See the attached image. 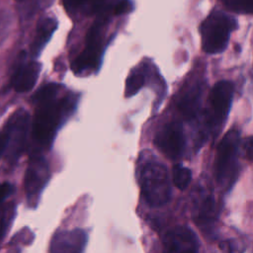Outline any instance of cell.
Masks as SVG:
<instances>
[{
    "instance_id": "6da1fadb",
    "label": "cell",
    "mask_w": 253,
    "mask_h": 253,
    "mask_svg": "<svg viewBox=\"0 0 253 253\" xmlns=\"http://www.w3.org/2000/svg\"><path fill=\"white\" fill-rule=\"evenodd\" d=\"M58 90L57 84L50 83L41 88L34 97L37 110L32 126L33 138L42 147L51 142L59 124L72 106L68 98L57 99Z\"/></svg>"
},
{
    "instance_id": "7a4b0ae2",
    "label": "cell",
    "mask_w": 253,
    "mask_h": 253,
    "mask_svg": "<svg viewBox=\"0 0 253 253\" xmlns=\"http://www.w3.org/2000/svg\"><path fill=\"white\" fill-rule=\"evenodd\" d=\"M141 194L151 206L166 204L171 195V186L166 167L149 155L140 158L137 168Z\"/></svg>"
},
{
    "instance_id": "3957f363",
    "label": "cell",
    "mask_w": 253,
    "mask_h": 253,
    "mask_svg": "<svg viewBox=\"0 0 253 253\" xmlns=\"http://www.w3.org/2000/svg\"><path fill=\"white\" fill-rule=\"evenodd\" d=\"M236 27V22L228 15L214 11L201 24L200 34L203 49L208 53L222 51L229 40V35Z\"/></svg>"
},
{
    "instance_id": "277c9868",
    "label": "cell",
    "mask_w": 253,
    "mask_h": 253,
    "mask_svg": "<svg viewBox=\"0 0 253 253\" xmlns=\"http://www.w3.org/2000/svg\"><path fill=\"white\" fill-rule=\"evenodd\" d=\"M30 128V115L24 109L17 110L8 120L4 133L6 136L7 158L16 161L23 153Z\"/></svg>"
},
{
    "instance_id": "5b68a950",
    "label": "cell",
    "mask_w": 253,
    "mask_h": 253,
    "mask_svg": "<svg viewBox=\"0 0 253 253\" xmlns=\"http://www.w3.org/2000/svg\"><path fill=\"white\" fill-rule=\"evenodd\" d=\"M238 142L239 132L231 129L223 136L217 147L214 172L219 183L228 184L235 176Z\"/></svg>"
},
{
    "instance_id": "8992f818",
    "label": "cell",
    "mask_w": 253,
    "mask_h": 253,
    "mask_svg": "<svg viewBox=\"0 0 253 253\" xmlns=\"http://www.w3.org/2000/svg\"><path fill=\"white\" fill-rule=\"evenodd\" d=\"M49 175V168L45 159L41 154H33L26 170L24 183L27 200L31 207L38 205Z\"/></svg>"
},
{
    "instance_id": "52a82bcc",
    "label": "cell",
    "mask_w": 253,
    "mask_h": 253,
    "mask_svg": "<svg viewBox=\"0 0 253 253\" xmlns=\"http://www.w3.org/2000/svg\"><path fill=\"white\" fill-rule=\"evenodd\" d=\"M103 19L97 21L89 30L86 37L84 50L74 60L72 69L75 73H82L86 70L95 68L99 63L101 52V27Z\"/></svg>"
},
{
    "instance_id": "ba28073f",
    "label": "cell",
    "mask_w": 253,
    "mask_h": 253,
    "mask_svg": "<svg viewBox=\"0 0 253 253\" xmlns=\"http://www.w3.org/2000/svg\"><path fill=\"white\" fill-rule=\"evenodd\" d=\"M155 145L170 159H177L184 150L185 138L183 128L177 122L164 126L155 135Z\"/></svg>"
},
{
    "instance_id": "9c48e42d",
    "label": "cell",
    "mask_w": 253,
    "mask_h": 253,
    "mask_svg": "<svg viewBox=\"0 0 253 253\" xmlns=\"http://www.w3.org/2000/svg\"><path fill=\"white\" fill-rule=\"evenodd\" d=\"M233 91V84L229 81H219L213 86L210 94L211 122L218 124L226 118L230 109Z\"/></svg>"
},
{
    "instance_id": "30bf717a",
    "label": "cell",
    "mask_w": 253,
    "mask_h": 253,
    "mask_svg": "<svg viewBox=\"0 0 253 253\" xmlns=\"http://www.w3.org/2000/svg\"><path fill=\"white\" fill-rule=\"evenodd\" d=\"M87 242L84 230L76 228L57 231L50 241V253H82Z\"/></svg>"
},
{
    "instance_id": "8fae6325",
    "label": "cell",
    "mask_w": 253,
    "mask_h": 253,
    "mask_svg": "<svg viewBox=\"0 0 253 253\" xmlns=\"http://www.w3.org/2000/svg\"><path fill=\"white\" fill-rule=\"evenodd\" d=\"M164 253H198L195 233L185 226L170 230L164 238Z\"/></svg>"
},
{
    "instance_id": "7c38bea8",
    "label": "cell",
    "mask_w": 253,
    "mask_h": 253,
    "mask_svg": "<svg viewBox=\"0 0 253 253\" xmlns=\"http://www.w3.org/2000/svg\"><path fill=\"white\" fill-rule=\"evenodd\" d=\"M41 72V64L29 61L20 65L12 78V85L18 92H27L33 89Z\"/></svg>"
},
{
    "instance_id": "4fadbf2b",
    "label": "cell",
    "mask_w": 253,
    "mask_h": 253,
    "mask_svg": "<svg viewBox=\"0 0 253 253\" xmlns=\"http://www.w3.org/2000/svg\"><path fill=\"white\" fill-rule=\"evenodd\" d=\"M57 27V22L53 18H44L42 19L36 30V35L32 42V52L37 55L44 46V44L49 41L51 35L54 33Z\"/></svg>"
},
{
    "instance_id": "5bb4252c",
    "label": "cell",
    "mask_w": 253,
    "mask_h": 253,
    "mask_svg": "<svg viewBox=\"0 0 253 253\" xmlns=\"http://www.w3.org/2000/svg\"><path fill=\"white\" fill-rule=\"evenodd\" d=\"M202 87L197 84L188 89L181 97L178 103V108L186 119H192L196 116L201 102Z\"/></svg>"
},
{
    "instance_id": "9a60e30c",
    "label": "cell",
    "mask_w": 253,
    "mask_h": 253,
    "mask_svg": "<svg viewBox=\"0 0 253 253\" xmlns=\"http://www.w3.org/2000/svg\"><path fill=\"white\" fill-rule=\"evenodd\" d=\"M198 197L200 199H197V205L195 207L197 220L202 223L210 222L213 219L215 214L214 200L208 194H200Z\"/></svg>"
},
{
    "instance_id": "2e32d148",
    "label": "cell",
    "mask_w": 253,
    "mask_h": 253,
    "mask_svg": "<svg viewBox=\"0 0 253 253\" xmlns=\"http://www.w3.org/2000/svg\"><path fill=\"white\" fill-rule=\"evenodd\" d=\"M145 78L140 71H132L126 82V96L130 97L136 94L144 85Z\"/></svg>"
},
{
    "instance_id": "e0dca14e",
    "label": "cell",
    "mask_w": 253,
    "mask_h": 253,
    "mask_svg": "<svg viewBox=\"0 0 253 253\" xmlns=\"http://www.w3.org/2000/svg\"><path fill=\"white\" fill-rule=\"evenodd\" d=\"M192 179V173L191 170L183 167L182 165H175L173 168V182L174 185L180 189L185 190Z\"/></svg>"
},
{
    "instance_id": "ac0fdd59",
    "label": "cell",
    "mask_w": 253,
    "mask_h": 253,
    "mask_svg": "<svg viewBox=\"0 0 253 253\" xmlns=\"http://www.w3.org/2000/svg\"><path fill=\"white\" fill-rule=\"evenodd\" d=\"M229 9L240 13H253V0H220Z\"/></svg>"
},
{
    "instance_id": "d6986e66",
    "label": "cell",
    "mask_w": 253,
    "mask_h": 253,
    "mask_svg": "<svg viewBox=\"0 0 253 253\" xmlns=\"http://www.w3.org/2000/svg\"><path fill=\"white\" fill-rule=\"evenodd\" d=\"M14 212L15 210L13 204H9L4 209L0 210V238L6 233L8 226L13 218Z\"/></svg>"
},
{
    "instance_id": "ffe728a7",
    "label": "cell",
    "mask_w": 253,
    "mask_h": 253,
    "mask_svg": "<svg viewBox=\"0 0 253 253\" xmlns=\"http://www.w3.org/2000/svg\"><path fill=\"white\" fill-rule=\"evenodd\" d=\"M131 9H132V4L129 0H121L115 5L113 12L115 15H123L130 12Z\"/></svg>"
},
{
    "instance_id": "44dd1931",
    "label": "cell",
    "mask_w": 253,
    "mask_h": 253,
    "mask_svg": "<svg viewBox=\"0 0 253 253\" xmlns=\"http://www.w3.org/2000/svg\"><path fill=\"white\" fill-rule=\"evenodd\" d=\"M14 187L10 183H2L0 184V210L3 207L4 201L13 193Z\"/></svg>"
},
{
    "instance_id": "7402d4cb",
    "label": "cell",
    "mask_w": 253,
    "mask_h": 253,
    "mask_svg": "<svg viewBox=\"0 0 253 253\" xmlns=\"http://www.w3.org/2000/svg\"><path fill=\"white\" fill-rule=\"evenodd\" d=\"M243 149L245 152V156L248 159H253V136H249L244 140Z\"/></svg>"
},
{
    "instance_id": "603a6c76",
    "label": "cell",
    "mask_w": 253,
    "mask_h": 253,
    "mask_svg": "<svg viewBox=\"0 0 253 253\" xmlns=\"http://www.w3.org/2000/svg\"><path fill=\"white\" fill-rule=\"evenodd\" d=\"M87 1L89 0H63V3L68 10H75L80 6H82L84 3H86ZM92 1L93 3L95 2V0H92Z\"/></svg>"
},
{
    "instance_id": "cb8c5ba5",
    "label": "cell",
    "mask_w": 253,
    "mask_h": 253,
    "mask_svg": "<svg viewBox=\"0 0 253 253\" xmlns=\"http://www.w3.org/2000/svg\"><path fill=\"white\" fill-rule=\"evenodd\" d=\"M6 149V136L4 132H0V156L5 152Z\"/></svg>"
},
{
    "instance_id": "d4e9b609",
    "label": "cell",
    "mask_w": 253,
    "mask_h": 253,
    "mask_svg": "<svg viewBox=\"0 0 253 253\" xmlns=\"http://www.w3.org/2000/svg\"><path fill=\"white\" fill-rule=\"evenodd\" d=\"M16 1H18V2H23V1H26V0H16Z\"/></svg>"
}]
</instances>
